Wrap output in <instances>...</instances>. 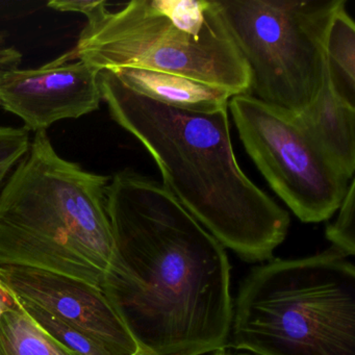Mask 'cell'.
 Returning <instances> with one entry per match:
<instances>
[{
  "label": "cell",
  "mask_w": 355,
  "mask_h": 355,
  "mask_svg": "<svg viewBox=\"0 0 355 355\" xmlns=\"http://www.w3.org/2000/svg\"><path fill=\"white\" fill-rule=\"evenodd\" d=\"M115 257L103 288L141 350H223L232 320L225 249L164 186L132 169L107 187Z\"/></svg>",
  "instance_id": "obj_1"
},
{
  "label": "cell",
  "mask_w": 355,
  "mask_h": 355,
  "mask_svg": "<svg viewBox=\"0 0 355 355\" xmlns=\"http://www.w3.org/2000/svg\"><path fill=\"white\" fill-rule=\"evenodd\" d=\"M103 101L159 168L163 184L223 247L263 261L284 242L290 215L241 169L228 105L211 112L169 107L99 73Z\"/></svg>",
  "instance_id": "obj_2"
},
{
  "label": "cell",
  "mask_w": 355,
  "mask_h": 355,
  "mask_svg": "<svg viewBox=\"0 0 355 355\" xmlns=\"http://www.w3.org/2000/svg\"><path fill=\"white\" fill-rule=\"evenodd\" d=\"M110 178L64 159L46 132H36L0 194V265L46 270L103 288L115 257Z\"/></svg>",
  "instance_id": "obj_3"
},
{
  "label": "cell",
  "mask_w": 355,
  "mask_h": 355,
  "mask_svg": "<svg viewBox=\"0 0 355 355\" xmlns=\"http://www.w3.org/2000/svg\"><path fill=\"white\" fill-rule=\"evenodd\" d=\"M60 12L87 24L74 53L99 71L124 68L178 74L249 94L250 71L217 0H134L118 11L107 1H61Z\"/></svg>",
  "instance_id": "obj_4"
},
{
  "label": "cell",
  "mask_w": 355,
  "mask_h": 355,
  "mask_svg": "<svg viewBox=\"0 0 355 355\" xmlns=\"http://www.w3.org/2000/svg\"><path fill=\"white\" fill-rule=\"evenodd\" d=\"M232 345L253 355H355V268L332 248L255 268L232 309Z\"/></svg>",
  "instance_id": "obj_5"
},
{
  "label": "cell",
  "mask_w": 355,
  "mask_h": 355,
  "mask_svg": "<svg viewBox=\"0 0 355 355\" xmlns=\"http://www.w3.org/2000/svg\"><path fill=\"white\" fill-rule=\"evenodd\" d=\"M250 71L255 98L292 114L326 80V33L340 0H217Z\"/></svg>",
  "instance_id": "obj_6"
},
{
  "label": "cell",
  "mask_w": 355,
  "mask_h": 355,
  "mask_svg": "<svg viewBox=\"0 0 355 355\" xmlns=\"http://www.w3.org/2000/svg\"><path fill=\"white\" fill-rule=\"evenodd\" d=\"M228 111L245 150L300 221L319 223L338 211L352 178L330 161L295 114L251 94L232 96Z\"/></svg>",
  "instance_id": "obj_7"
},
{
  "label": "cell",
  "mask_w": 355,
  "mask_h": 355,
  "mask_svg": "<svg viewBox=\"0 0 355 355\" xmlns=\"http://www.w3.org/2000/svg\"><path fill=\"white\" fill-rule=\"evenodd\" d=\"M0 280L26 304L80 328L113 355L143 353L119 309L101 286L63 274L0 265Z\"/></svg>",
  "instance_id": "obj_8"
},
{
  "label": "cell",
  "mask_w": 355,
  "mask_h": 355,
  "mask_svg": "<svg viewBox=\"0 0 355 355\" xmlns=\"http://www.w3.org/2000/svg\"><path fill=\"white\" fill-rule=\"evenodd\" d=\"M101 72L74 51L39 68H17L0 82V107L20 118L28 132H46L57 122L99 109Z\"/></svg>",
  "instance_id": "obj_9"
},
{
  "label": "cell",
  "mask_w": 355,
  "mask_h": 355,
  "mask_svg": "<svg viewBox=\"0 0 355 355\" xmlns=\"http://www.w3.org/2000/svg\"><path fill=\"white\" fill-rule=\"evenodd\" d=\"M295 115L330 161L347 178H354L355 107L334 95L327 76L315 101Z\"/></svg>",
  "instance_id": "obj_10"
},
{
  "label": "cell",
  "mask_w": 355,
  "mask_h": 355,
  "mask_svg": "<svg viewBox=\"0 0 355 355\" xmlns=\"http://www.w3.org/2000/svg\"><path fill=\"white\" fill-rule=\"evenodd\" d=\"M112 72L135 92L186 111H216L228 105L232 97L228 91L219 87L178 74L137 68H124Z\"/></svg>",
  "instance_id": "obj_11"
},
{
  "label": "cell",
  "mask_w": 355,
  "mask_h": 355,
  "mask_svg": "<svg viewBox=\"0 0 355 355\" xmlns=\"http://www.w3.org/2000/svg\"><path fill=\"white\" fill-rule=\"evenodd\" d=\"M326 76L332 92L355 107V24L346 9V0L334 11L326 33Z\"/></svg>",
  "instance_id": "obj_12"
},
{
  "label": "cell",
  "mask_w": 355,
  "mask_h": 355,
  "mask_svg": "<svg viewBox=\"0 0 355 355\" xmlns=\"http://www.w3.org/2000/svg\"><path fill=\"white\" fill-rule=\"evenodd\" d=\"M0 355L80 354L45 331L17 299L0 317Z\"/></svg>",
  "instance_id": "obj_13"
},
{
  "label": "cell",
  "mask_w": 355,
  "mask_h": 355,
  "mask_svg": "<svg viewBox=\"0 0 355 355\" xmlns=\"http://www.w3.org/2000/svg\"><path fill=\"white\" fill-rule=\"evenodd\" d=\"M33 319L66 348L80 355H113L80 328L55 317L36 305L22 303Z\"/></svg>",
  "instance_id": "obj_14"
},
{
  "label": "cell",
  "mask_w": 355,
  "mask_h": 355,
  "mask_svg": "<svg viewBox=\"0 0 355 355\" xmlns=\"http://www.w3.org/2000/svg\"><path fill=\"white\" fill-rule=\"evenodd\" d=\"M336 221L326 228V238L345 255L355 254V180H351L338 207Z\"/></svg>",
  "instance_id": "obj_15"
},
{
  "label": "cell",
  "mask_w": 355,
  "mask_h": 355,
  "mask_svg": "<svg viewBox=\"0 0 355 355\" xmlns=\"http://www.w3.org/2000/svg\"><path fill=\"white\" fill-rule=\"evenodd\" d=\"M30 147V132L26 128L0 125V194Z\"/></svg>",
  "instance_id": "obj_16"
},
{
  "label": "cell",
  "mask_w": 355,
  "mask_h": 355,
  "mask_svg": "<svg viewBox=\"0 0 355 355\" xmlns=\"http://www.w3.org/2000/svg\"><path fill=\"white\" fill-rule=\"evenodd\" d=\"M22 55L14 46H0V82L8 72L19 68Z\"/></svg>",
  "instance_id": "obj_17"
},
{
  "label": "cell",
  "mask_w": 355,
  "mask_h": 355,
  "mask_svg": "<svg viewBox=\"0 0 355 355\" xmlns=\"http://www.w3.org/2000/svg\"><path fill=\"white\" fill-rule=\"evenodd\" d=\"M15 295L0 280V317L16 303Z\"/></svg>",
  "instance_id": "obj_18"
},
{
  "label": "cell",
  "mask_w": 355,
  "mask_h": 355,
  "mask_svg": "<svg viewBox=\"0 0 355 355\" xmlns=\"http://www.w3.org/2000/svg\"><path fill=\"white\" fill-rule=\"evenodd\" d=\"M211 355H227V353L224 352L223 350L217 351V352H214Z\"/></svg>",
  "instance_id": "obj_19"
},
{
  "label": "cell",
  "mask_w": 355,
  "mask_h": 355,
  "mask_svg": "<svg viewBox=\"0 0 355 355\" xmlns=\"http://www.w3.org/2000/svg\"><path fill=\"white\" fill-rule=\"evenodd\" d=\"M227 355H234V354H227ZM236 355H253V354H245V353H242V354H236Z\"/></svg>",
  "instance_id": "obj_20"
},
{
  "label": "cell",
  "mask_w": 355,
  "mask_h": 355,
  "mask_svg": "<svg viewBox=\"0 0 355 355\" xmlns=\"http://www.w3.org/2000/svg\"><path fill=\"white\" fill-rule=\"evenodd\" d=\"M138 355H151V354H145V353H140V354Z\"/></svg>",
  "instance_id": "obj_21"
}]
</instances>
